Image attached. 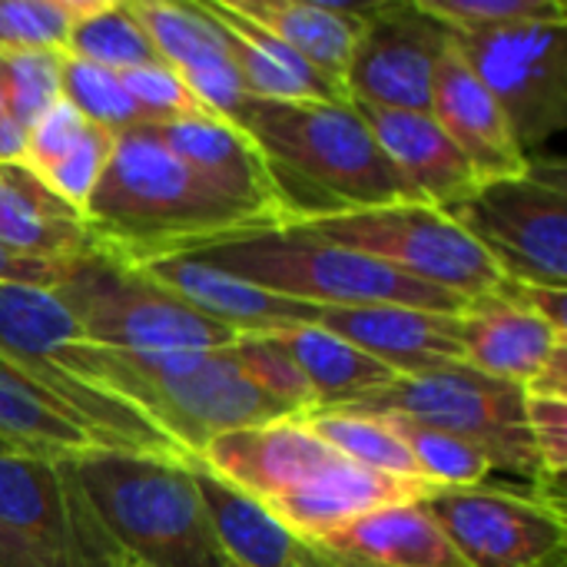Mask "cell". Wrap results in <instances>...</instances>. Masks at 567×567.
Masks as SVG:
<instances>
[{
	"instance_id": "cell-15",
	"label": "cell",
	"mask_w": 567,
	"mask_h": 567,
	"mask_svg": "<svg viewBox=\"0 0 567 567\" xmlns=\"http://www.w3.org/2000/svg\"><path fill=\"white\" fill-rule=\"evenodd\" d=\"M336 458L339 455L326 442H319L302 419H279L252 429L223 432L199 455V462L213 475L262 505L292 492Z\"/></svg>"
},
{
	"instance_id": "cell-20",
	"label": "cell",
	"mask_w": 567,
	"mask_h": 567,
	"mask_svg": "<svg viewBox=\"0 0 567 567\" xmlns=\"http://www.w3.org/2000/svg\"><path fill=\"white\" fill-rule=\"evenodd\" d=\"M429 113L445 130V136L458 146V153L468 159L478 183L518 176L532 166L522 146L515 143L505 113L462 63L455 47H449L435 66Z\"/></svg>"
},
{
	"instance_id": "cell-34",
	"label": "cell",
	"mask_w": 567,
	"mask_h": 567,
	"mask_svg": "<svg viewBox=\"0 0 567 567\" xmlns=\"http://www.w3.org/2000/svg\"><path fill=\"white\" fill-rule=\"evenodd\" d=\"M60 86H63V100L93 126H103L120 136L123 130H133L143 123L136 103L130 100V93L123 86V76L106 66H96V63L63 53Z\"/></svg>"
},
{
	"instance_id": "cell-17",
	"label": "cell",
	"mask_w": 567,
	"mask_h": 567,
	"mask_svg": "<svg viewBox=\"0 0 567 567\" xmlns=\"http://www.w3.org/2000/svg\"><path fill=\"white\" fill-rule=\"evenodd\" d=\"M319 329L346 339L362 349L399 379L439 372L462 365L458 316L422 312L405 306H352V309H322Z\"/></svg>"
},
{
	"instance_id": "cell-12",
	"label": "cell",
	"mask_w": 567,
	"mask_h": 567,
	"mask_svg": "<svg viewBox=\"0 0 567 567\" xmlns=\"http://www.w3.org/2000/svg\"><path fill=\"white\" fill-rule=\"evenodd\" d=\"M0 525L37 545L53 567H140L103 528L70 458L0 455Z\"/></svg>"
},
{
	"instance_id": "cell-1",
	"label": "cell",
	"mask_w": 567,
	"mask_h": 567,
	"mask_svg": "<svg viewBox=\"0 0 567 567\" xmlns=\"http://www.w3.org/2000/svg\"><path fill=\"white\" fill-rule=\"evenodd\" d=\"M83 219L96 246L130 266L186 256L226 236L286 226L206 183L146 123L116 136L113 156L83 206Z\"/></svg>"
},
{
	"instance_id": "cell-27",
	"label": "cell",
	"mask_w": 567,
	"mask_h": 567,
	"mask_svg": "<svg viewBox=\"0 0 567 567\" xmlns=\"http://www.w3.org/2000/svg\"><path fill=\"white\" fill-rule=\"evenodd\" d=\"M0 439L20 455L50 462L103 452L90 429L30 382L7 355H0Z\"/></svg>"
},
{
	"instance_id": "cell-29",
	"label": "cell",
	"mask_w": 567,
	"mask_h": 567,
	"mask_svg": "<svg viewBox=\"0 0 567 567\" xmlns=\"http://www.w3.org/2000/svg\"><path fill=\"white\" fill-rule=\"evenodd\" d=\"M136 20L153 40L159 60L173 66L183 80L209 66L233 63L229 47L216 20L203 3H173V0H130Z\"/></svg>"
},
{
	"instance_id": "cell-38",
	"label": "cell",
	"mask_w": 567,
	"mask_h": 567,
	"mask_svg": "<svg viewBox=\"0 0 567 567\" xmlns=\"http://www.w3.org/2000/svg\"><path fill=\"white\" fill-rule=\"evenodd\" d=\"M449 30H495L508 23L567 20L561 0H419Z\"/></svg>"
},
{
	"instance_id": "cell-16",
	"label": "cell",
	"mask_w": 567,
	"mask_h": 567,
	"mask_svg": "<svg viewBox=\"0 0 567 567\" xmlns=\"http://www.w3.org/2000/svg\"><path fill=\"white\" fill-rule=\"evenodd\" d=\"M136 269L199 316L233 329L236 336H269L296 326H316L322 316V306L266 292L193 256H166Z\"/></svg>"
},
{
	"instance_id": "cell-30",
	"label": "cell",
	"mask_w": 567,
	"mask_h": 567,
	"mask_svg": "<svg viewBox=\"0 0 567 567\" xmlns=\"http://www.w3.org/2000/svg\"><path fill=\"white\" fill-rule=\"evenodd\" d=\"M63 53L106 66L113 73L163 63L130 0H83L80 13L73 17Z\"/></svg>"
},
{
	"instance_id": "cell-45",
	"label": "cell",
	"mask_w": 567,
	"mask_h": 567,
	"mask_svg": "<svg viewBox=\"0 0 567 567\" xmlns=\"http://www.w3.org/2000/svg\"><path fill=\"white\" fill-rule=\"evenodd\" d=\"M525 399H555L567 402V346L555 349L545 369L525 385Z\"/></svg>"
},
{
	"instance_id": "cell-43",
	"label": "cell",
	"mask_w": 567,
	"mask_h": 567,
	"mask_svg": "<svg viewBox=\"0 0 567 567\" xmlns=\"http://www.w3.org/2000/svg\"><path fill=\"white\" fill-rule=\"evenodd\" d=\"M70 262L73 259H33V256H20V252L7 249L0 243V282L3 286H30V289L53 292L66 279Z\"/></svg>"
},
{
	"instance_id": "cell-39",
	"label": "cell",
	"mask_w": 567,
	"mask_h": 567,
	"mask_svg": "<svg viewBox=\"0 0 567 567\" xmlns=\"http://www.w3.org/2000/svg\"><path fill=\"white\" fill-rule=\"evenodd\" d=\"M113 146H116V133L103 130V126H86L83 140L60 159L53 163L47 173H40L43 186L50 193H56L63 203H70L73 209L83 213L86 199L93 196L110 156H113Z\"/></svg>"
},
{
	"instance_id": "cell-40",
	"label": "cell",
	"mask_w": 567,
	"mask_h": 567,
	"mask_svg": "<svg viewBox=\"0 0 567 567\" xmlns=\"http://www.w3.org/2000/svg\"><path fill=\"white\" fill-rule=\"evenodd\" d=\"M203 7H206L209 13H216L223 23H229L236 33H243L249 43H256V47H259L272 63H279V66H282V70H286V73H289V76L306 90V96H309V100H322V103H349V100H346V93H342L339 86H332L319 70H312L299 53H292V50H289L282 40H276L269 30H262L259 23L246 20L243 13H236L226 0H203Z\"/></svg>"
},
{
	"instance_id": "cell-18",
	"label": "cell",
	"mask_w": 567,
	"mask_h": 567,
	"mask_svg": "<svg viewBox=\"0 0 567 567\" xmlns=\"http://www.w3.org/2000/svg\"><path fill=\"white\" fill-rule=\"evenodd\" d=\"M425 482L392 478L382 472L359 468L346 458H336L292 492L279 495L266 508L306 545H319L336 528L392 505H419L432 495Z\"/></svg>"
},
{
	"instance_id": "cell-28",
	"label": "cell",
	"mask_w": 567,
	"mask_h": 567,
	"mask_svg": "<svg viewBox=\"0 0 567 567\" xmlns=\"http://www.w3.org/2000/svg\"><path fill=\"white\" fill-rule=\"evenodd\" d=\"M272 336L286 346V352L296 359L299 372L306 375L316 402L312 412H342L399 379L392 369H385L362 349L349 346L346 339L319 326H296Z\"/></svg>"
},
{
	"instance_id": "cell-11",
	"label": "cell",
	"mask_w": 567,
	"mask_h": 567,
	"mask_svg": "<svg viewBox=\"0 0 567 567\" xmlns=\"http://www.w3.org/2000/svg\"><path fill=\"white\" fill-rule=\"evenodd\" d=\"M512 282L567 289L565 176L538 169L478 183L472 196L445 209Z\"/></svg>"
},
{
	"instance_id": "cell-47",
	"label": "cell",
	"mask_w": 567,
	"mask_h": 567,
	"mask_svg": "<svg viewBox=\"0 0 567 567\" xmlns=\"http://www.w3.org/2000/svg\"><path fill=\"white\" fill-rule=\"evenodd\" d=\"M27 163V126L0 116V166H23Z\"/></svg>"
},
{
	"instance_id": "cell-48",
	"label": "cell",
	"mask_w": 567,
	"mask_h": 567,
	"mask_svg": "<svg viewBox=\"0 0 567 567\" xmlns=\"http://www.w3.org/2000/svg\"><path fill=\"white\" fill-rule=\"evenodd\" d=\"M309 548H312V545H309ZM312 551H316V567H346V565H339V561H332L329 555H322L319 548H312Z\"/></svg>"
},
{
	"instance_id": "cell-50",
	"label": "cell",
	"mask_w": 567,
	"mask_h": 567,
	"mask_svg": "<svg viewBox=\"0 0 567 567\" xmlns=\"http://www.w3.org/2000/svg\"><path fill=\"white\" fill-rule=\"evenodd\" d=\"M3 113H7V110H3V96H0V116H3Z\"/></svg>"
},
{
	"instance_id": "cell-41",
	"label": "cell",
	"mask_w": 567,
	"mask_h": 567,
	"mask_svg": "<svg viewBox=\"0 0 567 567\" xmlns=\"http://www.w3.org/2000/svg\"><path fill=\"white\" fill-rule=\"evenodd\" d=\"M86 120L66 103L60 100L56 106H50L33 126H27V169L30 173H47L53 163H60L86 133Z\"/></svg>"
},
{
	"instance_id": "cell-24",
	"label": "cell",
	"mask_w": 567,
	"mask_h": 567,
	"mask_svg": "<svg viewBox=\"0 0 567 567\" xmlns=\"http://www.w3.org/2000/svg\"><path fill=\"white\" fill-rule=\"evenodd\" d=\"M193 485L203 498L213 535L233 567H316V551L299 542L262 502L213 475L199 458H189Z\"/></svg>"
},
{
	"instance_id": "cell-31",
	"label": "cell",
	"mask_w": 567,
	"mask_h": 567,
	"mask_svg": "<svg viewBox=\"0 0 567 567\" xmlns=\"http://www.w3.org/2000/svg\"><path fill=\"white\" fill-rule=\"evenodd\" d=\"M372 419H379L405 445V452L412 455L419 468V478L435 492L482 488V482L495 472L492 462L475 445L449 432H439V429H429L399 415H372Z\"/></svg>"
},
{
	"instance_id": "cell-22",
	"label": "cell",
	"mask_w": 567,
	"mask_h": 567,
	"mask_svg": "<svg viewBox=\"0 0 567 567\" xmlns=\"http://www.w3.org/2000/svg\"><path fill=\"white\" fill-rule=\"evenodd\" d=\"M458 339L465 365L522 389L545 369L555 349L567 346V336L555 332L542 316L498 292L465 302L458 312Z\"/></svg>"
},
{
	"instance_id": "cell-7",
	"label": "cell",
	"mask_w": 567,
	"mask_h": 567,
	"mask_svg": "<svg viewBox=\"0 0 567 567\" xmlns=\"http://www.w3.org/2000/svg\"><path fill=\"white\" fill-rule=\"evenodd\" d=\"M53 296L76 319L80 332L116 352L226 349L236 332L199 316L136 266L93 249L70 262Z\"/></svg>"
},
{
	"instance_id": "cell-3",
	"label": "cell",
	"mask_w": 567,
	"mask_h": 567,
	"mask_svg": "<svg viewBox=\"0 0 567 567\" xmlns=\"http://www.w3.org/2000/svg\"><path fill=\"white\" fill-rule=\"evenodd\" d=\"M0 355L80 419L103 452L189 462L143 412L100 385L103 346L80 332L53 292L0 282Z\"/></svg>"
},
{
	"instance_id": "cell-23",
	"label": "cell",
	"mask_w": 567,
	"mask_h": 567,
	"mask_svg": "<svg viewBox=\"0 0 567 567\" xmlns=\"http://www.w3.org/2000/svg\"><path fill=\"white\" fill-rule=\"evenodd\" d=\"M312 548L346 567H468L422 505L369 512Z\"/></svg>"
},
{
	"instance_id": "cell-32",
	"label": "cell",
	"mask_w": 567,
	"mask_h": 567,
	"mask_svg": "<svg viewBox=\"0 0 567 567\" xmlns=\"http://www.w3.org/2000/svg\"><path fill=\"white\" fill-rule=\"evenodd\" d=\"M302 422L339 458H346L359 468H369V472L392 475V478L422 482L405 445L379 419L352 415V412H312V415H302Z\"/></svg>"
},
{
	"instance_id": "cell-21",
	"label": "cell",
	"mask_w": 567,
	"mask_h": 567,
	"mask_svg": "<svg viewBox=\"0 0 567 567\" xmlns=\"http://www.w3.org/2000/svg\"><path fill=\"white\" fill-rule=\"evenodd\" d=\"M349 106L362 116L379 150L389 156V163L399 169V176L415 189L422 203L435 209H452L455 203L472 196L478 179L432 113L379 110L365 103Z\"/></svg>"
},
{
	"instance_id": "cell-14",
	"label": "cell",
	"mask_w": 567,
	"mask_h": 567,
	"mask_svg": "<svg viewBox=\"0 0 567 567\" xmlns=\"http://www.w3.org/2000/svg\"><path fill=\"white\" fill-rule=\"evenodd\" d=\"M419 505L468 567H551L565 555V515L545 498L462 488L432 492Z\"/></svg>"
},
{
	"instance_id": "cell-26",
	"label": "cell",
	"mask_w": 567,
	"mask_h": 567,
	"mask_svg": "<svg viewBox=\"0 0 567 567\" xmlns=\"http://www.w3.org/2000/svg\"><path fill=\"white\" fill-rule=\"evenodd\" d=\"M0 243L33 259H76L100 249L83 213L27 166H0Z\"/></svg>"
},
{
	"instance_id": "cell-44",
	"label": "cell",
	"mask_w": 567,
	"mask_h": 567,
	"mask_svg": "<svg viewBox=\"0 0 567 567\" xmlns=\"http://www.w3.org/2000/svg\"><path fill=\"white\" fill-rule=\"evenodd\" d=\"M498 296L532 309L535 316H542L555 332L567 336V289H545V286H525V282H512V279H502V286L495 289Z\"/></svg>"
},
{
	"instance_id": "cell-51",
	"label": "cell",
	"mask_w": 567,
	"mask_h": 567,
	"mask_svg": "<svg viewBox=\"0 0 567 567\" xmlns=\"http://www.w3.org/2000/svg\"><path fill=\"white\" fill-rule=\"evenodd\" d=\"M551 567H561V561H558V565H551Z\"/></svg>"
},
{
	"instance_id": "cell-25",
	"label": "cell",
	"mask_w": 567,
	"mask_h": 567,
	"mask_svg": "<svg viewBox=\"0 0 567 567\" xmlns=\"http://www.w3.org/2000/svg\"><path fill=\"white\" fill-rule=\"evenodd\" d=\"M236 13L269 30L332 86H342L355 40L365 23L369 3H329V0H226ZM349 100V96H346Z\"/></svg>"
},
{
	"instance_id": "cell-2",
	"label": "cell",
	"mask_w": 567,
	"mask_h": 567,
	"mask_svg": "<svg viewBox=\"0 0 567 567\" xmlns=\"http://www.w3.org/2000/svg\"><path fill=\"white\" fill-rule=\"evenodd\" d=\"M266 156L292 223L422 203L349 103L243 96L229 113Z\"/></svg>"
},
{
	"instance_id": "cell-35",
	"label": "cell",
	"mask_w": 567,
	"mask_h": 567,
	"mask_svg": "<svg viewBox=\"0 0 567 567\" xmlns=\"http://www.w3.org/2000/svg\"><path fill=\"white\" fill-rule=\"evenodd\" d=\"M63 53H0V96L10 120L33 126L63 100Z\"/></svg>"
},
{
	"instance_id": "cell-33",
	"label": "cell",
	"mask_w": 567,
	"mask_h": 567,
	"mask_svg": "<svg viewBox=\"0 0 567 567\" xmlns=\"http://www.w3.org/2000/svg\"><path fill=\"white\" fill-rule=\"evenodd\" d=\"M226 355L239 369V375L269 402H276L286 415L302 419L316 409L306 375L299 372L296 359L286 352V346L269 336H236L226 346Z\"/></svg>"
},
{
	"instance_id": "cell-37",
	"label": "cell",
	"mask_w": 567,
	"mask_h": 567,
	"mask_svg": "<svg viewBox=\"0 0 567 567\" xmlns=\"http://www.w3.org/2000/svg\"><path fill=\"white\" fill-rule=\"evenodd\" d=\"M123 86L130 93V100L140 110V120L156 126V123H176V120H196V116H209L203 110V103L193 96V90L186 86V80L166 66V63H153V66H136L120 73ZM219 120V116H216Z\"/></svg>"
},
{
	"instance_id": "cell-9",
	"label": "cell",
	"mask_w": 567,
	"mask_h": 567,
	"mask_svg": "<svg viewBox=\"0 0 567 567\" xmlns=\"http://www.w3.org/2000/svg\"><path fill=\"white\" fill-rule=\"evenodd\" d=\"M289 226H299L322 243L385 262L409 279L455 292L462 299L492 296L505 279L488 252L445 209L429 203L349 209Z\"/></svg>"
},
{
	"instance_id": "cell-5",
	"label": "cell",
	"mask_w": 567,
	"mask_h": 567,
	"mask_svg": "<svg viewBox=\"0 0 567 567\" xmlns=\"http://www.w3.org/2000/svg\"><path fill=\"white\" fill-rule=\"evenodd\" d=\"M70 465L103 528L140 567H233L186 462L90 452Z\"/></svg>"
},
{
	"instance_id": "cell-10",
	"label": "cell",
	"mask_w": 567,
	"mask_h": 567,
	"mask_svg": "<svg viewBox=\"0 0 567 567\" xmlns=\"http://www.w3.org/2000/svg\"><path fill=\"white\" fill-rule=\"evenodd\" d=\"M452 47L492 93L522 153L567 126V20L452 30Z\"/></svg>"
},
{
	"instance_id": "cell-4",
	"label": "cell",
	"mask_w": 567,
	"mask_h": 567,
	"mask_svg": "<svg viewBox=\"0 0 567 567\" xmlns=\"http://www.w3.org/2000/svg\"><path fill=\"white\" fill-rule=\"evenodd\" d=\"M186 256L209 262L266 292L322 306V309L405 306L422 312L458 316L468 302L455 292L409 279L385 262L322 243L302 233L299 226H272V229L226 236Z\"/></svg>"
},
{
	"instance_id": "cell-19",
	"label": "cell",
	"mask_w": 567,
	"mask_h": 567,
	"mask_svg": "<svg viewBox=\"0 0 567 567\" xmlns=\"http://www.w3.org/2000/svg\"><path fill=\"white\" fill-rule=\"evenodd\" d=\"M150 130L173 156H179L189 169H196L206 183L223 189L229 199L252 206L259 213H269L286 226L292 223L286 203L276 189L266 156L229 120L196 116V120L156 123Z\"/></svg>"
},
{
	"instance_id": "cell-36",
	"label": "cell",
	"mask_w": 567,
	"mask_h": 567,
	"mask_svg": "<svg viewBox=\"0 0 567 567\" xmlns=\"http://www.w3.org/2000/svg\"><path fill=\"white\" fill-rule=\"evenodd\" d=\"M83 0H0V53H63Z\"/></svg>"
},
{
	"instance_id": "cell-8",
	"label": "cell",
	"mask_w": 567,
	"mask_h": 567,
	"mask_svg": "<svg viewBox=\"0 0 567 567\" xmlns=\"http://www.w3.org/2000/svg\"><path fill=\"white\" fill-rule=\"evenodd\" d=\"M352 415H399L475 445L492 468L522 478H545L528 429V399L522 385L488 379L472 365L395 379L375 395L342 409Z\"/></svg>"
},
{
	"instance_id": "cell-13",
	"label": "cell",
	"mask_w": 567,
	"mask_h": 567,
	"mask_svg": "<svg viewBox=\"0 0 567 567\" xmlns=\"http://www.w3.org/2000/svg\"><path fill=\"white\" fill-rule=\"evenodd\" d=\"M449 47L452 30L419 0L369 3L342 80L349 103L429 113L435 66Z\"/></svg>"
},
{
	"instance_id": "cell-42",
	"label": "cell",
	"mask_w": 567,
	"mask_h": 567,
	"mask_svg": "<svg viewBox=\"0 0 567 567\" xmlns=\"http://www.w3.org/2000/svg\"><path fill=\"white\" fill-rule=\"evenodd\" d=\"M528 429L545 478L558 482L567 465V402L528 399Z\"/></svg>"
},
{
	"instance_id": "cell-6",
	"label": "cell",
	"mask_w": 567,
	"mask_h": 567,
	"mask_svg": "<svg viewBox=\"0 0 567 567\" xmlns=\"http://www.w3.org/2000/svg\"><path fill=\"white\" fill-rule=\"evenodd\" d=\"M100 385L143 412L189 458L223 432L292 419L239 375L226 349L116 352L103 346Z\"/></svg>"
},
{
	"instance_id": "cell-46",
	"label": "cell",
	"mask_w": 567,
	"mask_h": 567,
	"mask_svg": "<svg viewBox=\"0 0 567 567\" xmlns=\"http://www.w3.org/2000/svg\"><path fill=\"white\" fill-rule=\"evenodd\" d=\"M0 567H53L50 558L30 545L23 535L10 532L7 525H0Z\"/></svg>"
},
{
	"instance_id": "cell-49",
	"label": "cell",
	"mask_w": 567,
	"mask_h": 567,
	"mask_svg": "<svg viewBox=\"0 0 567 567\" xmlns=\"http://www.w3.org/2000/svg\"><path fill=\"white\" fill-rule=\"evenodd\" d=\"M10 452H17V449H10V445H7V442L0 439V455H10ZM17 455H20V452H17Z\"/></svg>"
}]
</instances>
